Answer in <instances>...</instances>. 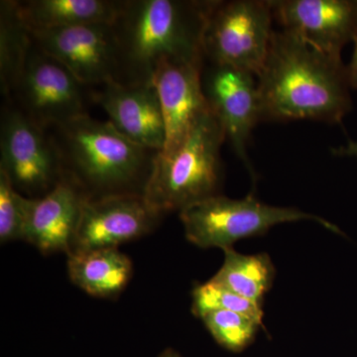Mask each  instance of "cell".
Returning <instances> with one entry per match:
<instances>
[{"instance_id": "6da1fadb", "label": "cell", "mask_w": 357, "mask_h": 357, "mask_svg": "<svg viewBox=\"0 0 357 357\" xmlns=\"http://www.w3.org/2000/svg\"><path fill=\"white\" fill-rule=\"evenodd\" d=\"M260 121L340 123L351 110L342 57L321 53L291 33L275 31L257 77Z\"/></svg>"}, {"instance_id": "7a4b0ae2", "label": "cell", "mask_w": 357, "mask_h": 357, "mask_svg": "<svg viewBox=\"0 0 357 357\" xmlns=\"http://www.w3.org/2000/svg\"><path fill=\"white\" fill-rule=\"evenodd\" d=\"M218 0H128L114 23L122 83H152L164 62H203L204 37Z\"/></svg>"}, {"instance_id": "3957f363", "label": "cell", "mask_w": 357, "mask_h": 357, "mask_svg": "<svg viewBox=\"0 0 357 357\" xmlns=\"http://www.w3.org/2000/svg\"><path fill=\"white\" fill-rule=\"evenodd\" d=\"M64 175L76 182L89 199L114 195L144 197L160 151L137 144L112 122L89 114L46 129Z\"/></svg>"}, {"instance_id": "277c9868", "label": "cell", "mask_w": 357, "mask_h": 357, "mask_svg": "<svg viewBox=\"0 0 357 357\" xmlns=\"http://www.w3.org/2000/svg\"><path fill=\"white\" fill-rule=\"evenodd\" d=\"M225 137L211 109L170 153L159 152L144 191L156 213L181 211L218 195L222 182L220 150Z\"/></svg>"}, {"instance_id": "5b68a950", "label": "cell", "mask_w": 357, "mask_h": 357, "mask_svg": "<svg viewBox=\"0 0 357 357\" xmlns=\"http://www.w3.org/2000/svg\"><path fill=\"white\" fill-rule=\"evenodd\" d=\"M180 218L190 243L201 248L222 250L232 248L241 239L261 236L275 225L285 222L312 220L340 232L325 218L295 208L269 206L258 201L253 194L241 199L215 195L181 211Z\"/></svg>"}, {"instance_id": "8992f818", "label": "cell", "mask_w": 357, "mask_h": 357, "mask_svg": "<svg viewBox=\"0 0 357 357\" xmlns=\"http://www.w3.org/2000/svg\"><path fill=\"white\" fill-rule=\"evenodd\" d=\"M273 20L271 0H218L204 32L206 62L230 66L257 77L275 32Z\"/></svg>"}, {"instance_id": "52a82bcc", "label": "cell", "mask_w": 357, "mask_h": 357, "mask_svg": "<svg viewBox=\"0 0 357 357\" xmlns=\"http://www.w3.org/2000/svg\"><path fill=\"white\" fill-rule=\"evenodd\" d=\"M89 100L91 89L32 41L23 69L4 103L13 105L46 130L89 114Z\"/></svg>"}, {"instance_id": "ba28073f", "label": "cell", "mask_w": 357, "mask_h": 357, "mask_svg": "<svg viewBox=\"0 0 357 357\" xmlns=\"http://www.w3.org/2000/svg\"><path fill=\"white\" fill-rule=\"evenodd\" d=\"M0 152V169L27 198H41L64 177L47 131L8 103L2 107Z\"/></svg>"}, {"instance_id": "9c48e42d", "label": "cell", "mask_w": 357, "mask_h": 357, "mask_svg": "<svg viewBox=\"0 0 357 357\" xmlns=\"http://www.w3.org/2000/svg\"><path fill=\"white\" fill-rule=\"evenodd\" d=\"M39 48L89 89L109 82L122 83V59L114 24L95 23L29 31Z\"/></svg>"}, {"instance_id": "30bf717a", "label": "cell", "mask_w": 357, "mask_h": 357, "mask_svg": "<svg viewBox=\"0 0 357 357\" xmlns=\"http://www.w3.org/2000/svg\"><path fill=\"white\" fill-rule=\"evenodd\" d=\"M202 84L206 102L222 124L225 137L255 175L248 146L253 129L261 122L257 79L246 70L208 63L204 64Z\"/></svg>"}, {"instance_id": "8fae6325", "label": "cell", "mask_w": 357, "mask_h": 357, "mask_svg": "<svg viewBox=\"0 0 357 357\" xmlns=\"http://www.w3.org/2000/svg\"><path fill=\"white\" fill-rule=\"evenodd\" d=\"M161 215L141 195L88 199L70 253L117 248L151 231Z\"/></svg>"}, {"instance_id": "7c38bea8", "label": "cell", "mask_w": 357, "mask_h": 357, "mask_svg": "<svg viewBox=\"0 0 357 357\" xmlns=\"http://www.w3.org/2000/svg\"><path fill=\"white\" fill-rule=\"evenodd\" d=\"M274 20L321 53L342 57L357 33V0H271Z\"/></svg>"}, {"instance_id": "4fadbf2b", "label": "cell", "mask_w": 357, "mask_h": 357, "mask_svg": "<svg viewBox=\"0 0 357 357\" xmlns=\"http://www.w3.org/2000/svg\"><path fill=\"white\" fill-rule=\"evenodd\" d=\"M91 89V100L102 107L119 132L141 146L163 150L165 121L153 83L109 82Z\"/></svg>"}, {"instance_id": "5bb4252c", "label": "cell", "mask_w": 357, "mask_h": 357, "mask_svg": "<svg viewBox=\"0 0 357 357\" xmlns=\"http://www.w3.org/2000/svg\"><path fill=\"white\" fill-rule=\"evenodd\" d=\"M203 62H164L152 83L158 93L166 128L161 153L172 152L184 141L199 119L210 110L202 84Z\"/></svg>"}, {"instance_id": "9a60e30c", "label": "cell", "mask_w": 357, "mask_h": 357, "mask_svg": "<svg viewBox=\"0 0 357 357\" xmlns=\"http://www.w3.org/2000/svg\"><path fill=\"white\" fill-rule=\"evenodd\" d=\"M88 199L84 190L64 175L43 197L30 199L23 241L44 255H69Z\"/></svg>"}, {"instance_id": "2e32d148", "label": "cell", "mask_w": 357, "mask_h": 357, "mask_svg": "<svg viewBox=\"0 0 357 357\" xmlns=\"http://www.w3.org/2000/svg\"><path fill=\"white\" fill-rule=\"evenodd\" d=\"M18 14L29 31L110 23L121 15L128 0H15Z\"/></svg>"}, {"instance_id": "e0dca14e", "label": "cell", "mask_w": 357, "mask_h": 357, "mask_svg": "<svg viewBox=\"0 0 357 357\" xmlns=\"http://www.w3.org/2000/svg\"><path fill=\"white\" fill-rule=\"evenodd\" d=\"M68 257L70 281L93 297H116L132 277V261L119 248L72 252Z\"/></svg>"}, {"instance_id": "ac0fdd59", "label": "cell", "mask_w": 357, "mask_h": 357, "mask_svg": "<svg viewBox=\"0 0 357 357\" xmlns=\"http://www.w3.org/2000/svg\"><path fill=\"white\" fill-rule=\"evenodd\" d=\"M225 251V261L211 279L218 286L261 305L273 285L276 270L267 253L244 255L234 248Z\"/></svg>"}, {"instance_id": "d6986e66", "label": "cell", "mask_w": 357, "mask_h": 357, "mask_svg": "<svg viewBox=\"0 0 357 357\" xmlns=\"http://www.w3.org/2000/svg\"><path fill=\"white\" fill-rule=\"evenodd\" d=\"M32 39L21 20L15 0L0 1V89L4 102L25 64Z\"/></svg>"}, {"instance_id": "ffe728a7", "label": "cell", "mask_w": 357, "mask_h": 357, "mask_svg": "<svg viewBox=\"0 0 357 357\" xmlns=\"http://www.w3.org/2000/svg\"><path fill=\"white\" fill-rule=\"evenodd\" d=\"M201 319L213 340L223 349L236 354L252 344L262 326L255 319L229 311L210 312Z\"/></svg>"}, {"instance_id": "44dd1931", "label": "cell", "mask_w": 357, "mask_h": 357, "mask_svg": "<svg viewBox=\"0 0 357 357\" xmlns=\"http://www.w3.org/2000/svg\"><path fill=\"white\" fill-rule=\"evenodd\" d=\"M213 311L238 312L262 325V305L241 297L210 280L197 286L192 291V312L195 316L202 318Z\"/></svg>"}, {"instance_id": "7402d4cb", "label": "cell", "mask_w": 357, "mask_h": 357, "mask_svg": "<svg viewBox=\"0 0 357 357\" xmlns=\"http://www.w3.org/2000/svg\"><path fill=\"white\" fill-rule=\"evenodd\" d=\"M30 199L14 187L7 174L0 169V241L6 243L24 238Z\"/></svg>"}, {"instance_id": "603a6c76", "label": "cell", "mask_w": 357, "mask_h": 357, "mask_svg": "<svg viewBox=\"0 0 357 357\" xmlns=\"http://www.w3.org/2000/svg\"><path fill=\"white\" fill-rule=\"evenodd\" d=\"M352 42L354 44V54L351 63L347 66V79L351 88L357 89V33Z\"/></svg>"}, {"instance_id": "cb8c5ba5", "label": "cell", "mask_w": 357, "mask_h": 357, "mask_svg": "<svg viewBox=\"0 0 357 357\" xmlns=\"http://www.w3.org/2000/svg\"><path fill=\"white\" fill-rule=\"evenodd\" d=\"M333 154L335 156L356 157L357 158V141H349L344 146L333 148Z\"/></svg>"}, {"instance_id": "d4e9b609", "label": "cell", "mask_w": 357, "mask_h": 357, "mask_svg": "<svg viewBox=\"0 0 357 357\" xmlns=\"http://www.w3.org/2000/svg\"><path fill=\"white\" fill-rule=\"evenodd\" d=\"M158 357H183L180 354L172 347H168V349H164L161 354H159Z\"/></svg>"}]
</instances>
